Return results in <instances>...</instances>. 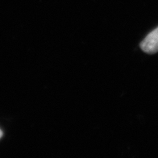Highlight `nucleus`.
I'll use <instances>...</instances> for the list:
<instances>
[{"mask_svg": "<svg viewBox=\"0 0 158 158\" xmlns=\"http://www.w3.org/2000/svg\"><path fill=\"white\" fill-rule=\"evenodd\" d=\"M140 48L147 53H155L158 52V27L150 32L140 44Z\"/></svg>", "mask_w": 158, "mask_h": 158, "instance_id": "nucleus-1", "label": "nucleus"}, {"mask_svg": "<svg viewBox=\"0 0 158 158\" xmlns=\"http://www.w3.org/2000/svg\"><path fill=\"white\" fill-rule=\"evenodd\" d=\"M2 135H3V133H2V131H1V130H0V138L2 137Z\"/></svg>", "mask_w": 158, "mask_h": 158, "instance_id": "nucleus-2", "label": "nucleus"}]
</instances>
